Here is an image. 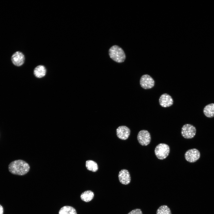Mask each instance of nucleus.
<instances>
[{
    "mask_svg": "<svg viewBox=\"0 0 214 214\" xmlns=\"http://www.w3.org/2000/svg\"><path fill=\"white\" fill-rule=\"evenodd\" d=\"M141 86L145 89L152 88L155 85V81L153 78L148 74L143 75L140 80Z\"/></svg>",
    "mask_w": 214,
    "mask_h": 214,
    "instance_id": "obj_5",
    "label": "nucleus"
},
{
    "mask_svg": "<svg viewBox=\"0 0 214 214\" xmlns=\"http://www.w3.org/2000/svg\"><path fill=\"white\" fill-rule=\"evenodd\" d=\"M137 138L139 142L142 146L148 145L150 143L151 140L150 133L146 130L139 131L138 133Z\"/></svg>",
    "mask_w": 214,
    "mask_h": 214,
    "instance_id": "obj_6",
    "label": "nucleus"
},
{
    "mask_svg": "<svg viewBox=\"0 0 214 214\" xmlns=\"http://www.w3.org/2000/svg\"><path fill=\"white\" fill-rule=\"evenodd\" d=\"M128 214H142V213L141 209H136L132 210Z\"/></svg>",
    "mask_w": 214,
    "mask_h": 214,
    "instance_id": "obj_18",
    "label": "nucleus"
},
{
    "mask_svg": "<svg viewBox=\"0 0 214 214\" xmlns=\"http://www.w3.org/2000/svg\"><path fill=\"white\" fill-rule=\"evenodd\" d=\"M119 180L122 184L127 185L130 182L131 177L128 171L126 169L121 170L118 174Z\"/></svg>",
    "mask_w": 214,
    "mask_h": 214,
    "instance_id": "obj_11",
    "label": "nucleus"
},
{
    "mask_svg": "<svg viewBox=\"0 0 214 214\" xmlns=\"http://www.w3.org/2000/svg\"><path fill=\"white\" fill-rule=\"evenodd\" d=\"M156 214H171L169 208L166 205H163L158 209Z\"/></svg>",
    "mask_w": 214,
    "mask_h": 214,
    "instance_id": "obj_17",
    "label": "nucleus"
},
{
    "mask_svg": "<svg viewBox=\"0 0 214 214\" xmlns=\"http://www.w3.org/2000/svg\"><path fill=\"white\" fill-rule=\"evenodd\" d=\"M196 129L192 125L186 124L182 127L181 133L182 136L187 139L193 138L196 135Z\"/></svg>",
    "mask_w": 214,
    "mask_h": 214,
    "instance_id": "obj_4",
    "label": "nucleus"
},
{
    "mask_svg": "<svg viewBox=\"0 0 214 214\" xmlns=\"http://www.w3.org/2000/svg\"><path fill=\"white\" fill-rule=\"evenodd\" d=\"M159 102L160 105L164 108L170 107L173 103V100L172 97L167 93H164L161 95L159 99Z\"/></svg>",
    "mask_w": 214,
    "mask_h": 214,
    "instance_id": "obj_10",
    "label": "nucleus"
},
{
    "mask_svg": "<svg viewBox=\"0 0 214 214\" xmlns=\"http://www.w3.org/2000/svg\"><path fill=\"white\" fill-rule=\"evenodd\" d=\"M199 151L196 149H192L188 150L185 153V157L186 160L190 163H194L200 158Z\"/></svg>",
    "mask_w": 214,
    "mask_h": 214,
    "instance_id": "obj_7",
    "label": "nucleus"
},
{
    "mask_svg": "<svg viewBox=\"0 0 214 214\" xmlns=\"http://www.w3.org/2000/svg\"><path fill=\"white\" fill-rule=\"evenodd\" d=\"M203 111L207 117L212 118L214 117V103H210L206 106L204 108Z\"/></svg>",
    "mask_w": 214,
    "mask_h": 214,
    "instance_id": "obj_13",
    "label": "nucleus"
},
{
    "mask_svg": "<svg viewBox=\"0 0 214 214\" xmlns=\"http://www.w3.org/2000/svg\"><path fill=\"white\" fill-rule=\"evenodd\" d=\"M170 152V148L167 144L160 143L155 148V153L157 157L160 160L166 158L169 155Z\"/></svg>",
    "mask_w": 214,
    "mask_h": 214,
    "instance_id": "obj_3",
    "label": "nucleus"
},
{
    "mask_svg": "<svg viewBox=\"0 0 214 214\" xmlns=\"http://www.w3.org/2000/svg\"><path fill=\"white\" fill-rule=\"evenodd\" d=\"M33 71L34 75L36 78H40L46 75L47 69L44 65L40 64L35 67Z\"/></svg>",
    "mask_w": 214,
    "mask_h": 214,
    "instance_id": "obj_12",
    "label": "nucleus"
},
{
    "mask_svg": "<svg viewBox=\"0 0 214 214\" xmlns=\"http://www.w3.org/2000/svg\"><path fill=\"white\" fill-rule=\"evenodd\" d=\"M117 135L119 139L125 140L128 139L130 133V129L125 126H121L116 130Z\"/></svg>",
    "mask_w": 214,
    "mask_h": 214,
    "instance_id": "obj_9",
    "label": "nucleus"
},
{
    "mask_svg": "<svg viewBox=\"0 0 214 214\" xmlns=\"http://www.w3.org/2000/svg\"><path fill=\"white\" fill-rule=\"evenodd\" d=\"M30 166L26 161L21 160H18L11 162L8 166L9 171L12 174L23 175L29 171Z\"/></svg>",
    "mask_w": 214,
    "mask_h": 214,
    "instance_id": "obj_1",
    "label": "nucleus"
},
{
    "mask_svg": "<svg viewBox=\"0 0 214 214\" xmlns=\"http://www.w3.org/2000/svg\"><path fill=\"white\" fill-rule=\"evenodd\" d=\"M59 214H77L75 209L73 207L65 206L59 210Z\"/></svg>",
    "mask_w": 214,
    "mask_h": 214,
    "instance_id": "obj_15",
    "label": "nucleus"
},
{
    "mask_svg": "<svg viewBox=\"0 0 214 214\" xmlns=\"http://www.w3.org/2000/svg\"><path fill=\"white\" fill-rule=\"evenodd\" d=\"M94 194L92 191L87 190L83 192L81 195V199L86 202H89L93 198Z\"/></svg>",
    "mask_w": 214,
    "mask_h": 214,
    "instance_id": "obj_14",
    "label": "nucleus"
},
{
    "mask_svg": "<svg viewBox=\"0 0 214 214\" xmlns=\"http://www.w3.org/2000/svg\"><path fill=\"white\" fill-rule=\"evenodd\" d=\"M86 166L87 170L95 172L98 169V166L97 163L95 161L91 160L86 161Z\"/></svg>",
    "mask_w": 214,
    "mask_h": 214,
    "instance_id": "obj_16",
    "label": "nucleus"
},
{
    "mask_svg": "<svg viewBox=\"0 0 214 214\" xmlns=\"http://www.w3.org/2000/svg\"><path fill=\"white\" fill-rule=\"evenodd\" d=\"M4 212L3 208L2 206L0 204V214H3Z\"/></svg>",
    "mask_w": 214,
    "mask_h": 214,
    "instance_id": "obj_19",
    "label": "nucleus"
},
{
    "mask_svg": "<svg viewBox=\"0 0 214 214\" xmlns=\"http://www.w3.org/2000/svg\"><path fill=\"white\" fill-rule=\"evenodd\" d=\"M108 54L110 58L118 63L124 62L126 58L124 51L117 45H114L111 47L109 50Z\"/></svg>",
    "mask_w": 214,
    "mask_h": 214,
    "instance_id": "obj_2",
    "label": "nucleus"
},
{
    "mask_svg": "<svg viewBox=\"0 0 214 214\" xmlns=\"http://www.w3.org/2000/svg\"><path fill=\"white\" fill-rule=\"evenodd\" d=\"M11 59L12 63L15 65L19 67L24 64L25 60V57L22 52L18 51L12 54Z\"/></svg>",
    "mask_w": 214,
    "mask_h": 214,
    "instance_id": "obj_8",
    "label": "nucleus"
}]
</instances>
